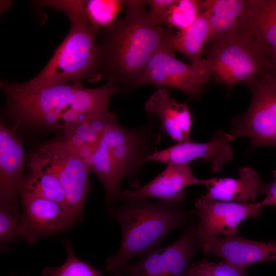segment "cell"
Segmentation results:
<instances>
[{
  "mask_svg": "<svg viewBox=\"0 0 276 276\" xmlns=\"http://www.w3.org/2000/svg\"><path fill=\"white\" fill-rule=\"evenodd\" d=\"M20 216L16 215L3 206H0V241L6 244L17 236Z\"/></svg>",
  "mask_w": 276,
  "mask_h": 276,
  "instance_id": "484cf974",
  "label": "cell"
},
{
  "mask_svg": "<svg viewBox=\"0 0 276 276\" xmlns=\"http://www.w3.org/2000/svg\"><path fill=\"white\" fill-rule=\"evenodd\" d=\"M68 127L79 135L86 144L97 147L101 136L87 123L68 124Z\"/></svg>",
  "mask_w": 276,
  "mask_h": 276,
  "instance_id": "f1b7e54d",
  "label": "cell"
},
{
  "mask_svg": "<svg viewBox=\"0 0 276 276\" xmlns=\"http://www.w3.org/2000/svg\"><path fill=\"white\" fill-rule=\"evenodd\" d=\"M251 99L247 110L233 118L229 133L233 139L250 140V150L259 146L276 147V74L273 69L247 83Z\"/></svg>",
  "mask_w": 276,
  "mask_h": 276,
  "instance_id": "52a82bcc",
  "label": "cell"
},
{
  "mask_svg": "<svg viewBox=\"0 0 276 276\" xmlns=\"http://www.w3.org/2000/svg\"><path fill=\"white\" fill-rule=\"evenodd\" d=\"M97 147L85 144L78 148L75 149L85 165L89 173H92L93 172L95 154Z\"/></svg>",
  "mask_w": 276,
  "mask_h": 276,
  "instance_id": "1f68e13d",
  "label": "cell"
},
{
  "mask_svg": "<svg viewBox=\"0 0 276 276\" xmlns=\"http://www.w3.org/2000/svg\"><path fill=\"white\" fill-rule=\"evenodd\" d=\"M124 1L120 0L68 1L64 14L72 25H90L103 29L112 26Z\"/></svg>",
  "mask_w": 276,
  "mask_h": 276,
  "instance_id": "7402d4cb",
  "label": "cell"
},
{
  "mask_svg": "<svg viewBox=\"0 0 276 276\" xmlns=\"http://www.w3.org/2000/svg\"><path fill=\"white\" fill-rule=\"evenodd\" d=\"M145 109L157 117L160 130L173 141L177 143L192 141V119L187 102H177L168 88H157L146 102Z\"/></svg>",
  "mask_w": 276,
  "mask_h": 276,
  "instance_id": "e0dca14e",
  "label": "cell"
},
{
  "mask_svg": "<svg viewBox=\"0 0 276 276\" xmlns=\"http://www.w3.org/2000/svg\"><path fill=\"white\" fill-rule=\"evenodd\" d=\"M203 53L215 82L223 84L228 91L238 84H246L272 68L269 58L251 30L209 42Z\"/></svg>",
  "mask_w": 276,
  "mask_h": 276,
  "instance_id": "8992f818",
  "label": "cell"
},
{
  "mask_svg": "<svg viewBox=\"0 0 276 276\" xmlns=\"http://www.w3.org/2000/svg\"><path fill=\"white\" fill-rule=\"evenodd\" d=\"M207 266L213 276H247L245 268H241L225 261L209 262Z\"/></svg>",
  "mask_w": 276,
  "mask_h": 276,
  "instance_id": "83f0119b",
  "label": "cell"
},
{
  "mask_svg": "<svg viewBox=\"0 0 276 276\" xmlns=\"http://www.w3.org/2000/svg\"><path fill=\"white\" fill-rule=\"evenodd\" d=\"M12 5V2L10 1H1V13L7 10Z\"/></svg>",
  "mask_w": 276,
  "mask_h": 276,
  "instance_id": "836d02e7",
  "label": "cell"
},
{
  "mask_svg": "<svg viewBox=\"0 0 276 276\" xmlns=\"http://www.w3.org/2000/svg\"><path fill=\"white\" fill-rule=\"evenodd\" d=\"M233 140L229 133L218 130L209 142L176 143L148 156L145 163L154 161L169 166L191 164L194 160H200L209 164L211 171L216 173L233 159L234 150L231 144Z\"/></svg>",
  "mask_w": 276,
  "mask_h": 276,
  "instance_id": "4fadbf2b",
  "label": "cell"
},
{
  "mask_svg": "<svg viewBox=\"0 0 276 276\" xmlns=\"http://www.w3.org/2000/svg\"><path fill=\"white\" fill-rule=\"evenodd\" d=\"M110 212L122 234L119 250L105 262L106 270L113 276H124L123 269L132 258H142L159 247L171 231L185 225L190 218V213L179 205L161 201L125 200Z\"/></svg>",
  "mask_w": 276,
  "mask_h": 276,
  "instance_id": "7a4b0ae2",
  "label": "cell"
},
{
  "mask_svg": "<svg viewBox=\"0 0 276 276\" xmlns=\"http://www.w3.org/2000/svg\"><path fill=\"white\" fill-rule=\"evenodd\" d=\"M38 150L45 156L64 191L67 207L77 221L81 220L90 189V174L77 151L61 140L41 145Z\"/></svg>",
  "mask_w": 276,
  "mask_h": 276,
  "instance_id": "9c48e42d",
  "label": "cell"
},
{
  "mask_svg": "<svg viewBox=\"0 0 276 276\" xmlns=\"http://www.w3.org/2000/svg\"><path fill=\"white\" fill-rule=\"evenodd\" d=\"M28 167L29 171L21 182L19 195L25 193L44 198L59 204L70 213L58 176L38 150L30 154Z\"/></svg>",
  "mask_w": 276,
  "mask_h": 276,
  "instance_id": "ffe728a7",
  "label": "cell"
},
{
  "mask_svg": "<svg viewBox=\"0 0 276 276\" xmlns=\"http://www.w3.org/2000/svg\"><path fill=\"white\" fill-rule=\"evenodd\" d=\"M255 1H202V8L209 15L210 29L206 43L229 34L250 30Z\"/></svg>",
  "mask_w": 276,
  "mask_h": 276,
  "instance_id": "ac0fdd59",
  "label": "cell"
},
{
  "mask_svg": "<svg viewBox=\"0 0 276 276\" xmlns=\"http://www.w3.org/2000/svg\"><path fill=\"white\" fill-rule=\"evenodd\" d=\"M176 0H148L150 7L149 15L152 21L157 25L163 26L166 24L169 11Z\"/></svg>",
  "mask_w": 276,
  "mask_h": 276,
  "instance_id": "4316f807",
  "label": "cell"
},
{
  "mask_svg": "<svg viewBox=\"0 0 276 276\" xmlns=\"http://www.w3.org/2000/svg\"><path fill=\"white\" fill-rule=\"evenodd\" d=\"M270 62L273 71L276 74V53L272 55L270 58Z\"/></svg>",
  "mask_w": 276,
  "mask_h": 276,
  "instance_id": "e575fe53",
  "label": "cell"
},
{
  "mask_svg": "<svg viewBox=\"0 0 276 276\" xmlns=\"http://www.w3.org/2000/svg\"><path fill=\"white\" fill-rule=\"evenodd\" d=\"M151 125L128 129L116 121L102 135L92 173L101 180L107 202L123 199L121 183L124 178L130 179V186H137L136 178L146 158L156 151L155 145L160 140V132L154 131Z\"/></svg>",
  "mask_w": 276,
  "mask_h": 276,
  "instance_id": "3957f363",
  "label": "cell"
},
{
  "mask_svg": "<svg viewBox=\"0 0 276 276\" xmlns=\"http://www.w3.org/2000/svg\"><path fill=\"white\" fill-rule=\"evenodd\" d=\"M82 84L31 88L21 83L1 80L6 98L1 122L16 132L48 133L63 129L62 118L65 112L72 109L80 113L78 91Z\"/></svg>",
  "mask_w": 276,
  "mask_h": 276,
  "instance_id": "277c9868",
  "label": "cell"
},
{
  "mask_svg": "<svg viewBox=\"0 0 276 276\" xmlns=\"http://www.w3.org/2000/svg\"><path fill=\"white\" fill-rule=\"evenodd\" d=\"M202 1L176 0L168 15L166 24L182 31L196 20L202 11Z\"/></svg>",
  "mask_w": 276,
  "mask_h": 276,
  "instance_id": "d4e9b609",
  "label": "cell"
},
{
  "mask_svg": "<svg viewBox=\"0 0 276 276\" xmlns=\"http://www.w3.org/2000/svg\"><path fill=\"white\" fill-rule=\"evenodd\" d=\"M212 76V68L205 58L194 63H186L175 58L161 45L148 62L140 86L151 85L157 88L172 87L199 100Z\"/></svg>",
  "mask_w": 276,
  "mask_h": 276,
  "instance_id": "ba28073f",
  "label": "cell"
},
{
  "mask_svg": "<svg viewBox=\"0 0 276 276\" xmlns=\"http://www.w3.org/2000/svg\"><path fill=\"white\" fill-rule=\"evenodd\" d=\"M101 29L90 25H72L44 67L22 85L36 88L100 79L97 38Z\"/></svg>",
  "mask_w": 276,
  "mask_h": 276,
  "instance_id": "5b68a950",
  "label": "cell"
},
{
  "mask_svg": "<svg viewBox=\"0 0 276 276\" xmlns=\"http://www.w3.org/2000/svg\"><path fill=\"white\" fill-rule=\"evenodd\" d=\"M116 121H117V113L108 111L105 113L95 117L86 122L102 136L106 129Z\"/></svg>",
  "mask_w": 276,
  "mask_h": 276,
  "instance_id": "f546056e",
  "label": "cell"
},
{
  "mask_svg": "<svg viewBox=\"0 0 276 276\" xmlns=\"http://www.w3.org/2000/svg\"><path fill=\"white\" fill-rule=\"evenodd\" d=\"M203 252L221 257L236 266L245 268L256 263L276 261V240L258 241L238 234L211 239L200 246Z\"/></svg>",
  "mask_w": 276,
  "mask_h": 276,
  "instance_id": "9a60e30c",
  "label": "cell"
},
{
  "mask_svg": "<svg viewBox=\"0 0 276 276\" xmlns=\"http://www.w3.org/2000/svg\"><path fill=\"white\" fill-rule=\"evenodd\" d=\"M194 205L199 246L219 235L228 237L238 234L240 223L246 218H258L263 209L259 202H226L202 196L196 199Z\"/></svg>",
  "mask_w": 276,
  "mask_h": 276,
  "instance_id": "30bf717a",
  "label": "cell"
},
{
  "mask_svg": "<svg viewBox=\"0 0 276 276\" xmlns=\"http://www.w3.org/2000/svg\"><path fill=\"white\" fill-rule=\"evenodd\" d=\"M125 17L101 30L97 43L99 74L128 94L140 87L145 68L169 30L155 24L146 1H124Z\"/></svg>",
  "mask_w": 276,
  "mask_h": 276,
  "instance_id": "6da1fadb",
  "label": "cell"
},
{
  "mask_svg": "<svg viewBox=\"0 0 276 276\" xmlns=\"http://www.w3.org/2000/svg\"><path fill=\"white\" fill-rule=\"evenodd\" d=\"M202 179L196 178L191 164L169 165L158 176L144 186L123 193L124 201L157 198L164 201L179 205L186 196L185 188L202 185Z\"/></svg>",
  "mask_w": 276,
  "mask_h": 276,
  "instance_id": "2e32d148",
  "label": "cell"
},
{
  "mask_svg": "<svg viewBox=\"0 0 276 276\" xmlns=\"http://www.w3.org/2000/svg\"><path fill=\"white\" fill-rule=\"evenodd\" d=\"M260 177L252 168L244 167L239 178L214 177L202 179L208 191L202 197L219 201L256 203L261 185Z\"/></svg>",
  "mask_w": 276,
  "mask_h": 276,
  "instance_id": "d6986e66",
  "label": "cell"
},
{
  "mask_svg": "<svg viewBox=\"0 0 276 276\" xmlns=\"http://www.w3.org/2000/svg\"><path fill=\"white\" fill-rule=\"evenodd\" d=\"M250 30L266 55L276 53V0H255Z\"/></svg>",
  "mask_w": 276,
  "mask_h": 276,
  "instance_id": "603a6c76",
  "label": "cell"
},
{
  "mask_svg": "<svg viewBox=\"0 0 276 276\" xmlns=\"http://www.w3.org/2000/svg\"><path fill=\"white\" fill-rule=\"evenodd\" d=\"M273 179L269 183H261L259 193L265 195L264 198L259 202L262 206H276V170L273 172Z\"/></svg>",
  "mask_w": 276,
  "mask_h": 276,
  "instance_id": "4dcf8cb0",
  "label": "cell"
},
{
  "mask_svg": "<svg viewBox=\"0 0 276 276\" xmlns=\"http://www.w3.org/2000/svg\"><path fill=\"white\" fill-rule=\"evenodd\" d=\"M208 12L202 9L196 20L186 30L174 33L169 30L162 46L171 54L177 51L194 63L202 58L210 35Z\"/></svg>",
  "mask_w": 276,
  "mask_h": 276,
  "instance_id": "44dd1931",
  "label": "cell"
},
{
  "mask_svg": "<svg viewBox=\"0 0 276 276\" xmlns=\"http://www.w3.org/2000/svg\"><path fill=\"white\" fill-rule=\"evenodd\" d=\"M19 195L22 213L17 236L30 243L65 231L77 221L72 214L53 201L29 193Z\"/></svg>",
  "mask_w": 276,
  "mask_h": 276,
  "instance_id": "7c38bea8",
  "label": "cell"
},
{
  "mask_svg": "<svg viewBox=\"0 0 276 276\" xmlns=\"http://www.w3.org/2000/svg\"><path fill=\"white\" fill-rule=\"evenodd\" d=\"M64 245L67 254L65 262L59 267L44 268L42 276H103V271L96 269L76 256L70 241H65Z\"/></svg>",
  "mask_w": 276,
  "mask_h": 276,
  "instance_id": "cb8c5ba5",
  "label": "cell"
},
{
  "mask_svg": "<svg viewBox=\"0 0 276 276\" xmlns=\"http://www.w3.org/2000/svg\"><path fill=\"white\" fill-rule=\"evenodd\" d=\"M29 160L20 135L0 122V205L18 215L17 196Z\"/></svg>",
  "mask_w": 276,
  "mask_h": 276,
  "instance_id": "5bb4252c",
  "label": "cell"
},
{
  "mask_svg": "<svg viewBox=\"0 0 276 276\" xmlns=\"http://www.w3.org/2000/svg\"><path fill=\"white\" fill-rule=\"evenodd\" d=\"M199 246L196 226H189L173 243L158 247L134 264H127L123 274L128 276H187L190 262Z\"/></svg>",
  "mask_w": 276,
  "mask_h": 276,
  "instance_id": "8fae6325",
  "label": "cell"
},
{
  "mask_svg": "<svg viewBox=\"0 0 276 276\" xmlns=\"http://www.w3.org/2000/svg\"><path fill=\"white\" fill-rule=\"evenodd\" d=\"M63 129V134L60 140L65 144L74 149L85 144L82 139L73 131L67 125Z\"/></svg>",
  "mask_w": 276,
  "mask_h": 276,
  "instance_id": "d6a6232c",
  "label": "cell"
}]
</instances>
